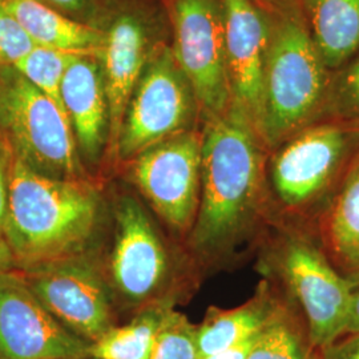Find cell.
Instances as JSON below:
<instances>
[{
  "label": "cell",
  "mask_w": 359,
  "mask_h": 359,
  "mask_svg": "<svg viewBox=\"0 0 359 359\" xmlns=\"http://www.w3.org/2000/svg\"><path fill=\"white\" fill-rule=\"evenodd\" d=\"M1 4L18 19L36 46L100 56L104 46L102 28L74 20L41 0H4Z\"/></svg>",
  "instance_id": "obj_18"
},
{
  "label": "cell",
  "mask_w": 359,
  "mask_h": 359,
  "mask_svg": "<svg viewBox=\"0 0 359 359\" xmlns=\"http://www.w3.org/2000/svg\"><path fill=\"white\" fill-rule=\"evenodd\" d=\"M359 127L345 121H320L271 151L268 188L276 224L302 226L332 197Z\"/></svg>",
  "instance_id": "obj_5"
},
{
  "label": "cell",
  "mask_w": 359,
  "mask_h": 359,
  "mask_svg": "<svg viewBox=\"0 0 359 359\" xmlns=\"http://www.w3.org/2000/svg\"><path fill=\"white\" fill-rule=\"evenodd\" d=\"M47 1L53 4L55 7L60 8L62 11L81 13L88 7L90 0H47Z\"/></svg>",
  "instance_id": "obj_30"
},
{
  "label": "cell",
  "mask_w": 359,
  "mask_h": 359,
  "mask_svg": "<svg viewBox=\"0 0 359 359\" xmlns=\"http://www.w3.org/2000/svg\"><path fill=\"white\" fill-rule=\"evenodd\" d=\"M3 1H4V0H0V3H3Z\"/></svg>",
  "instance_id": "obj_36"
},
{
  "label": "cell",
  "mask_w": 359,
  "mask_h": 359,
  "mask_svg": "<svg viewBox=\"0 0 359 359\" xmlns=\"http://www.w3.org/2000/svg\"><path fill=\"white\" fill-rule=\"evenodd\" d=\"M0 133L13 156L39 173L86 179L65 109L15 68H0Z\"/></svg>",
  "instance_id": "obj_6"
},
{
  "label": "cell",
  "mask_w": 359,
  "mask_h": 359,
  "mask_svg": "<svg viewBox=\"0 0 359 359\" xmlns=\"http://www.w3.org/2000/svg\"><path fill=\"white\" fill-rule=\"evenodd\" d=\"M304 8L323 63L338 71L359 52V0H304Z\"/></svg>",
  "instance_id": "obj_19"
},
{
  "label": "cell",
  "mask_w": 359,
  "mask_h": 359,
  "mask_svg": "<svg viewBox=\"0 0 359 359\" xmlns=\"http://www.w3.org/2000/svg\"><path fill=\"white\" fill-rule=\"evenodd\" d=\"M305 321L290 301H285L274 318L257 335L248 359H311Z\"/></svg>",
  "instance_id": "obj_21"
},
{
  "label": "cell",
  "mask_w": 359,
  "mask_h": 359,
  "mask_svg": "<svg viewBox=\"0 0 359 359\" xmlns=\"http://www.w3.org/2000/svg\"><path fill=\"white\" fill-rule=\"evenodd\" d=\"M35 47L26 29L0 3V68H13Z\"/></svg>",
  "instance_id": "obj_25"
},
{
  "label": "cell",
  "mask_w": 359,
  "mask_h": 359,
  "mask_svg": "<svg viewBox=\"0 0 359 359\" xmlns=\"http://www.w3.org/2000/svg\"><path fill=\"white\" fill-rule=\"evenodd\" d=\"M104 46L99 56L109 105V149L116 151L120 129L130 96L160 43L154 26L137 10H121L104 28Z\"/></svg>",
  "instance_id": "obj_14"
},
{
  "label": "cell",
  "mask_w": 359,
  "mask_h": 359,
  "mask_svg": "<svg viewBox=\"0 0 359 359\" xmlns=\"http://www.w3.org/2000/svg\"><path fill=\"white\" fill-rule=\"evenodd\" d=\"M253 341L255 339L248 341V342H245V344L240 345V346L231 347V348H228V350H222V351H218V353H215L212 355H208V357H204V358L201 359H248Z\"/></svg>",
  "instance_id": "obj_28"
},
{
  "label": "cell",
  "mask_w": 359,
  "mask_h": 359,
  "mask_svg": "<svg viewBox=\"0 0 359 359\" xmlns=\"http://www.w3.org/2000/svg\"><path fill=\"white\" fill-rule=\"evenodd\" d=\"M60 95L79 154L97 164L109 145V105L99 57L80 55L65 74Z\"/></svg>",
  "instance_id": "obj_15"
},
{
  "label": "cell",
  "mask_w": 359,
  "mask_h": 359,
  "mask_svg": "<svg viewBox=\"0 0 359 359\" xmlns=\"http://www.w3.org/2000/svg\"><path fill=\"white\" fill-rule=\"evenodd\" d=\"M273 289L266 280L243 305L209 309L203 322L196 325L198 359L255 339L285 304L286 298L278 297Z\"/></svg>",
  "instance_id": "obj_16"
},
{
  "label": "cell",
  "mask_w": 359,
  "mask_h": 359,
  "mask_svg": "<svg viewBox=\"0 0 359 359\" xmlns=\"http://www.w3.org/2000/svg\"><path fill=\"white\" fill-rule=\"evenodd\" d=\"M353 283H355V286H358L359 285V274L358 276H355V277H353V278H350Z\"/></svg>",
  "instance_id": "obj_33"
},
{
  "label": "cell",
  "mask_w": 359,
  "mask_h": 359,
  "mask_svg": "<svg viewBox=\"0 0 359 359\" xmlns=\"http://www.w3.org/2000/svg\"><path fill=\"white\" fill-rule=\"evenodd\" d=\"M13 151L8 142L0 139V241L4 240V224L8 208L10 196V177L13 169Z\"/></svg>",
  "instance_id": "obj_26"
},
{
  "label": "cell",
  "mask_w": 359,
  "mask_h": 359,
  "mask_svg": "<svg viewBox=\"0 0 359 359\" xmlns=\"http://www.w3.org/2000/svg\"><path fill=\"white\" fill-rule=\"evenodd\" d=\"M326 116L359 126V52L332 75Z\"/></svg>",
  "instance_id": "obj_24"
},
{
  "label": "cell",
  "mask_w": 359,
  "mask_h": 359,
  "mask_svg": "<svg viewBox=\"0 0 359 359\" xmlns=\"http://www.w3.org/2000/svg\"><path fill=\"white\" fill-rule=\"evenodd\" d=\"M79 56V53L74 52L36 46L13 68L32 86L50 96L63 108L60 95L62 83L68 68Z\"/></svg>",
  "instance_id": "obj_22"
},
{
  "label": "cell",
  "mask_w": 359,
  "mask_h": 359,
  "mask_svg": "<svg viewBox=\"0 0 359 359\" xmlns=\"http://www.w3.org/2000/svg\"><path fill=\"white\" fill-rule=\"evenodd\" d=\"M102 215V196L87 180L53 179L13 156L4 240L15 268L86 255Z\"/></svg>",
  "instance_id": "obj_2"
},
{
  "label": "cell",
  "mask_w": 359,
  "mask_h": 359,
  "mask_svg": "<svg viewBox=\"0 0 359 359\" xmlns=\"http://www.w3.org/2000/svg\"><path fill=\"white\" fill-rule=\"evenodd\" d=\"M314 353V359H359V333H347Z\"/></svg>",
  "instance_id": "obj_27"
},
{
  "label": "cell",
  "mask_w": 359,
  "mask_h": 359,
  "mask_svg": "<svg viewBox=\"0 0 359 359\" xmlns=\"http://www.w3.org/2000/svg\"><path fill=\"white\" fill-rule=\"evenodd\" d=\"M114 225L104 273L114 297L137 311L160 304L173 305L176 262L148 208L130 193L120 194L114 205Z\"/></svg>",
  "instance_id": "obj_7"
},
{
  "label": "cell",
  "mask_w": 359,
  "mask_h": 359,
  "mask_svg": "<svg viewBox=\"0 0 359 359\" xmlns=\"http://www.w3.org/2000/svg\"><path fill=\"white\" fill-rule=\"evenodd\" d=\"M20 271L52 316L87 342L116 326L114 293L103 270L87 255Z\"/></svg>",
  "instance_id": "obj_11"
},
{
  "label": "cell",
  "mask_w": 359,
  "mask_h": 359,
  "mask_svg": "<svg viewBox=\"0 0 359 359\" xmlns=\"http://www.w3.org/2000/svg\"><path fill=\"white\" fill-rule=\"evenodd\" d=\"M1 137H3V136H1V133H0V139H1Z\"/></svg>",
  "instance_id": "obj_35"
},
{
  "label": "cell",
  "mask_w": 359,
  "mask_h": 359,
  "mask_svg": "<svg viewBox=\"0 0 359 359\" xmlns=\"http://www.w3.org/2000/svg\"><path fill=\"white\" fill-rule=\"evenodd\" d=\"M224 20L231 105L258 133L273 19L255 0H224Z\"/></svg>",
  "instance_id": "obj_13"
},
{
  "label": "cell",
  "mask_w": 359,
  "mask_h": 359,
  "mask_svg": "<svg viewBox=\"0 0 359 359\" xmlns=\"http://www.w3.org/2000/svg\"><path fill=\"white\" fill-rule=\"evenodd\" d=\"M265 1L269 3L271 6H274V7H277V10H283L286 7H290L293 0H265Z\"/></svg>",
  "instance_id": "obj_32"
},
{
  "label": "cell",
  "mask_w": 359,
  "mask_h": 359,
  "mask_svg": "<svg viewBox=\"0 0 359 359\" xmlns=\"http://www.w3.org/2000/svg\"><path fill=\"white\" fill-rule=\"evenodd\" d=\"M200 116L191 80L172 47L160 44L130 96L115 154L129 163L160 142L197 129Z\"/></svg>",
  "instance_id": "obj_8"
},
{
  "label": "cell",
  "mask_w": 359,
  "mask_h": 359,
  "mask_svg": "<svg viewBox=\"0 0 359 359\" xmlns=\"http://www.w3.org/2000/svg\"><path fill=\"white\" fill-rule=\"evenodd\" d=\"M173 305L160 304L139 310L130 321L116 325L90 344V359H151L156 337Z\"/></svg>",
  "instance_id": "obj_20"
},
{
  "label": "cell",
  "mask_w": 359,
  "mask_h": 359,
  "mask_svg": "<svg viewBox=\"0 0 359 359\" xmlns=\"http://www.w3.org/2000/svg\"><path fill=\"white\" fill-rule=\"evenodd\" d=\"M262 244L261 268L289 293L313 351L346 334L355 283L334 266L317 240L302 226L276 224Z\"/></svg>",
  "instance_id": "obj_4"
},
{
  "label": "cell",
  "mask_w": 359,
  "mask_h": 359,
  "mask_svg": "<svg viewBox=\"0 0 359 359\" xmlns=\"http://www.w3.org/2000/svg\"><path fill=\"white\" fill-rule=\"evenodd\" d=\"M347 333H359V285L355 286L354 293H353L350 316H348V322H347Z\"/></svg>",
  "instance_id": "obj_29"
},
{
  "label": "cell",
  "mask_w": 359,
  "mask_h": 359,
  "mask_svg": "<svg viewBox=\"0 0 359 359\" xmlns=\"http://www.w3.org/2000/svg\"><path fill=\"white\" fill-rule=\"evenodd\" d=\"M311 359H314V353H313V357H311Z\"/></svg>",
  "instance_id": "obj_34"
},
{
  "label": "cell",
  "mask_w": 359,
  "mask_h": 359,
  "mask_svg": "<svg viewBox=\"0 0 359 359\" xmlns=\"http://www.w3.org/2000/svg\"><path fill=\"white\" fill-rule=\"evenodd\" d=\"M176 60L191 80L203 120L231 107L225 59L224 0H172Z\"/></svg>",
  "instance_id": "obj_10"
},
{
  "label": "cell",
  "mask_w": 359,
  "mask_h": 359,
  "mask_svg": "<svg viewBox=\"0 0 359 359\" xmlns=\"http://www.w3.org/2000/svg\"><path fill=\"white\" fill-rule=\"evenodd\" d=\"M198 213L185 241L198 273L225 268L257 243L276 219L268 188V148L236 107L203 120Z\"/></svg>",
  "instance_id": "obj_1"
},
{
  "label": "cell",
  "mask_w": 359,
  "mask_h": 359,
  "mask_svg": "<svg viewBox=\"0 0 359 359\" xmlns=\"http://www.w3.org/2000/svg\"><path fill=\"white\" fill-rule=\"evenodd\" d=\"M358 127H359V126H358Z\"/></svg>",
  "instance_id": "obj_37"
},
{
  "label": "cell",
  "mask_w": 359,
  "mask_h": 359,
  "mask_svg": "<svg viewBox=\"0 0 359 359\" xmlns=\"http://www.w3.org/2000/svg\"><path fill=\"white\" fill-rule=\"evenodd\" d=\"M90 346L52 316L20 270L0 274V359H90Z\"/></svg>",
  "instance_id": "obj_12"
},
{
  "label": "cell",
  "mask_w": 359,
  "mask_h": 359,
  "mask_svg": "<svg viewBox=\"0 0 359 359\" xmlns=\"http://www.w3.org/2000/svg\"><path fill=\"white\" fill-rule=\"evenodd\" d=\"M151 359H198L196 325L182 313L170 309L156 337Z\"/></svg>",
  "instance_id": "obj_23"
},
{
  "label": "cell",
  "mask_w": 359,
  "mask_h": 359,
  "mask_svg": "<svg viewBox=\"0 0 359 359\" xmlns=\"http://www.w3.org/2000/svg\"><path fill=\"white\" fill-rule=\"evenodd\" d=\"M129 179L176 238L188 240L198 213L203 130L160 142L129 161Z\"/></svg>",
  "instance_id": "obj_9"
},
{
  "label": "cell",
  "mask_w": 359,
  "mask_h": 359,
  "mask_svg": "<svg viewBox=\"0 0 359 359\" xmlns=\"http://www.w3.org/2000/svg\"><path fill=\"white\" fill-rule=\"evenodd\" d=\"M317 243L347 278L359 274V154L317 217Z\"/></svg>",
  "instance_id": "obj_17"
},
{
  "label": "cell",
  "mask_w": 359,
  "mask_h": 359,
  "mask_svg": "<svg viewBox=\"0 0 359 359\" xmlns=\"http://www.w3.org/2000/svg\"><path fill=\"white\" fill-rule=\"evenodd\" d=\"M273 19L258 135L270 152L326 116L332 75L304 13L286 7Z\"/></svg>",
  "instance_id": "obj_3"
},
{
  "label": "cell",
  "mask_w": 359,
  "mask_h": 359,
  "mask_svg": "<svg viewBox=\"0 0 359 359\" xmlns=\"http://www.w3.org/2000/svg\"><path fill=\"white\" fill-rule=\"evenodd\" d=\"M15 268L13 255L6 241H0V274Z\"/></svg>",
  "instance_id": "obj_31"
}]
</instances>
